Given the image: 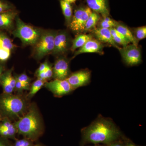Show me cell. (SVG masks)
I'll use <instances>...</instances> for the list:
<instances>
[{
    "mask_svg": "<svg viewBox=\"0 0 146 146\" xmlns=\"http://www.w3.org/2000/svg\"><path fill=\"white\" fill-rule=\"evenodd\" d=\"M88 146H105V145H100V144H96V145H94Z\"/></svg>",
    "mask_w": 146,
    "mask_h": 146,
    "instance_id": "38",
    "label": "cell"
},
{
    "mask_svg": "<svg viewBox=\"0 0 146 146\" xmlns=\"http://www.w3.org/2000/svg\"><path fill=\"white\" fill-rule=\"evenodd\" d=\"M52 71L54 79H66L71 74L69 60L63 56H58L55 61Z\"/></svg>",
    "mask_w": 146,
    "mask_h": 146,
    "instance_id": "11",
    "label": "cell"
},
{
    "mask_svg": "<svg viewBox=\"0 0 146 146\" xmlns=\"http://www.w3.org/2000/svg\"><path fill=\"white\" fill-rule=\"evenodd\" d=\"M0 146H12L9 140L0 136Z\"/></svg>",
    "mask_w": 146,
    "mask_h": 146,
    "instance_id": "33",
    "label": "cell"
},
{
    "mask_svg": "<svg viewBox=\"0 0 146 146\" xmlns=\"http://www.w3.org/2000/svg\"><path fill=\"white\" fill-rule=\"evenodd\" d=\"M16 80L21 82L22 83L25 84L27 85H30L31 80L30 78L24 72L20 74L14 75Z\"/></svg>",
    "mask_w": 146,
    "mask_h": 146,
    "instance_id": "29",
    "label": "cell"
},
{
    "mask_svg": "<svg viewBox=\"0 0 146 146\" xmlns=\"http://www.w3.org/2000/svg\"><path fill=\"white\" fill-rule=\"evenodd\" d=\"M103 44L95 38H92L78 50L75 52L73 58L78 55L87 53H96L100 54H103Z\"/></svg>",
    "mask_w": 146,
    "mask_h": 146,
    "instance_id": "14",
    "label": "cell"
},
{
    "mask_svg": "<svg viewBox=\"0 0 146 146\" xmlns=\"http://www.w3.org/2000/svg\"><path fill=\"white\" fill-rule=\"evenodd\" d=\"M65 1L68 2V3H70L71 4H72L75 3L77 0H65Z\"/></svg>",
    "mask_w": 146,
    "mask_h": 146,
    "instance_id": "37",
    "label": "cell"
},
{
    "mask_svg": "<svg viewBox=\"0 0 146 146\" xmlns=\"http://www.w3.org/2000/svg\"><path fill=\"white\" fill-rule=\"evenodd\" d=\"M48 64L49 63L47 61H45L44 63H42L39 66L38 69L36 70V72H35V75L44 71Z\"/></svg>",
    "mask_w": 146,
    "mask_h": 146,
    "instance_id": "32",
    "label": "cell"
},
{
    "mask_svg": "<svg viewBox=\"0 0 146 146\" xmlns=\"http://www.w3.org/2000/svg\"><path fill=\"white\" fill-rule=\"evenodd\" d=\"M46 82L37 78V79L31 85L28 94L26 95L27 98L29 100L31 99L32 98L42 89V87L44 86Z\"/></svg>",
    "mask_w": 146,
    "mask_h": 146,
    "instance_id": "24",
    "label": "cell"
},
{
    "mask_svg": "<svg viewBox=\"0 0 146 146\" xmlns=\"http://www.w3.org/2000/svg\"><path fill=\"white\" fill-rule=\"evenodd\" d=\"M19 11L16 9L0 13V30L12 32L16 25Z\"/></svg>",
    "mask_w": 146,
    "mask_h": 146,
    "instance_id": "13",
    "label": "cell"
},
{
    "mask_svg": "<svg viewBox=\"0 0 146 146\" xmlns=\"http://www.w3.org/2000/svg\"><path fill=\"white\" fill-rule=\"evenodd\" d=\"M15 9L14 5L8 0H0V13Z\"/></svg>",
    "mask_w": 146,
    "mask_h": 146,
    "instance_id": "27",
    "label": "cell"
},
{
    "mask_svg": "<svg viewBox=\"0 0 146 146\" xmlns=\"http://www.w3.org/2000/svg\"><path fill=\"white\" fill-rule=\"evenodd\" d=\"M110 31L113 40L117 45H121L123 47L126 46L131 43L127 39L115 28L110 29Z\"/></svg>",
    "mask_w": 146,
    "mask_h": 146,
    "instance_id": "23",
    "label": "cell"
},
{
    "mask_svg": "<svg viewBox=\"0 0 146 146\" xmlns=\"http://www.w3.org/2000/svg\"><path fill=\"white\" fill-rule=\"evenodd\" d=\"M44 30L27 24L18 16L15 27L12 32L15 37L21 40L23 46H34L40 38Z\"/></svg>",
    "mask_w": 146,
    "mask_h": 146,
    "instance_id": "4",
    "label": "cell"
},
{
    "mask_svg": "<svg viewBox=\"0 0 146 146\" xmlns=\"http://www.w3.org/2000/svg\"><path fill=\"white\" fill-rule=\"evenodd\" d=\"M87 6L92 11L99 14L102 17L109 16L108 0H85Z\"/></svg>",
    "mask_w": 146,
    "mask_h": 146,
    "instance_id": "17",
    "label": "cell"
},
{
    "mask_svg": "<svg viewBox=\"0 0 146 146\" xmlns=\"http://www.w3.org/2000/svg\"><path fill=\"white\" fill-rule=\"evenodd\" d=\"M81 131L83 146L87 144L107 145L125 137L112 119L101 115Z\"/></svg>",
    "mask_w": 146,
    "mask_h": 146,
    "instance_id": "1",
    "label": "cell"
},
{
    "mask_svg": "<svg viewBox=\"0 0 146 146\" xmlns=\"http://www.w3.org/2000/svg\"><path fill=\"white\" fill-rule=\"evenodd\" d=\"M44 72V73L45 78H46L47 82L51 78H52L53 76L52 67L49 63L48 64V66Z\"/></svg>",
    "mask_w": 146,
    "mask_h": 146,
    "instance_id": "31",
    "label": "cell"
},
{
    "mask_svg": "<svg viewBox=\"0 0 146 146\" xmlns=\"http://www.w3.org/2000/svg\"><path fill=\"white\" fill-rule=\"evenodd\" d=\"M124 144V146H140L137 145L136 144L133 143L132 141L124 137L123 139Z\"/></svg>",
    "mask_w": 146,
    "mask_h": 146,
    "instance_id": "35",
    "label": "cell"
},
{
    "mask_svg": "<svg viewBox=\"0 0 146 146\" xmlns=\"http://www.w3.org/2000/svg\"><path fill=\"white\" fill-rule=\"evenodd\" d=\"M14 123L18 133L31 141L38 139L44 132V121L35 103H31L27 112Z\"/></svg>",
    "mask_w": 146,
    "mask_h": 146,
    "instance_id": "2",
    "label": "cell"
},
{
    "mask_svg": "<svg viewBox=\"0 0 146 146\" xmlns=\"http://www.w3.org/2000/svg\"><path fill=\"white\" fill-rule=\"evenodd\" d=\"M72 41L69 33L66 31H57L55 36L54 47L52 54L59 56L70 50Z\"/></svg>",
    "mask_w": 146,
    "mask_h": 146,
    "instance_id": "8",
    "label": "cell"
},
{
    "mask_svg": "<svg viewBox=\"0 0 146 146\" xmlns=\"http://www.w3.org/2000/svg\"><path fill=\"white\" fill-rule=\"evenodd\" d=\"M56 32L53 30H44L38 42L33 46V55L35 58L40 60L47 55L52 54Z\"/></svg>",
    "mask_w": 146,
    "mask_h": 146,
    "instance_id": "5",
    "label": "cell"
},
{
    "mask_svg": "<svg viewBox=\"0 0 146 146\" xmlns=\"http://www.w3.org/2000/svg\"><path fill=\"white\" fill-rule=\"evenodd\" d=\"M91 79V72L88 69H83L72 73L66 79L73 90L88 85Z\"/></svg>",
    "mask_w": 146,
    "mask_h": 146,
    "instance_id": "10",
    "label": "cell"
},
{
    "mask_svg": "<svg viewBox=\"0 0 146 146\" xmlns=\"http://www.w3.org/2000/svg\"><path fill=\"white\" fill-rule=\"evenodd\" d=\"M33 146H43L42 145H39V144H37V145H34Z\"/></svg>",
    "mask_w": 146,
    "mask_h": 146,
    "instance_id": "39",
    "label": "cell"
},
{
    "mask_svg": "<svg viewBox=\"0 0 146 146\" xmlns=\"http://www.w3.org/2000/svg\"><path fill=\"white\" fill-rule=\"evenodd\" d=\"M3 117H2L1 115H0V121H1L3 119Z\"/></svg>",
    "mask_w": 146,
    "mask_h": 146,
    "instance_id": "40",
    "label": "cell"
},
{
    "mask_svg": "<svg viewBox=\"0 0 146 146\" xmlns=\"http://www.w3.org/2000/svg\"><path fill=\"white\" fill-rule=\"evenodd\" d=\"M62 13L65 17V22L67 26H69L73 15L72 7L70 3L65 0H59Z\"/></svg>",
    "mask_w": 146,
    "mask_h": 146,
    "instance_id": "22",
    "label": "cell"
},
{
    "mask_svg": "<svg viewBox=\"0 0 146 146\" xmlns=\"http://www.w3.org/2000/svg\"><path fill=\"white\" fill-rule=\"evenodd\" d=\"M55 97L60 98L70 94L74 91L67 80L54 79L47 81L44 86Z\"/></svg>",
    "mask_w": 146,
    "mask_h": 146,
    "instance_id": "9",
    "label": "cell"
},
{
    "mask_svg": "<svg viewBox=\"0 0 146 146\" xmlns=\"http://www.w3.org/2000/svg\"><path fill=\"white\" fill-rule=\"evenodd\" d=\"M23 94H0V115L14 122L27 112L31 103Z\"/></svg>",
    "mask_w": 146,
    "mask_h": 146,
    "instance_id": "3",
    "label": "cell"
},
{
    "mask_svg": "<svg viewBox=\"0 0 146 146\" xmlns=\"http://www.w3.org/2000/svg\"><path fill=\"white\" fill-rule=\"evenodd\" d=\"M101 18L100 15L99 14L92 11L86 21L83 33L93 31L97 27L98 23Z\"/></svg>",
    "mask_w": 146,
    "mask_h": 146,
    "instance_id": "21",
    "label": "cell"
},
{
    "mask_svg": "<svg viewBox=\"0 0 146 146\" xmlns=\"http://www.w3.org/2000/svg\"><path fill=\"white\" fill-rule=\"evenodd\" d=\"M133 36L137 41L142 40L146 37V27H138L134 29Z\"/></svg>",
    "mask_w": 146,
    "mask_h": 146,
    "instance_id": "26",
    "label": "cell"
},
{
    "mask_svg": "<svg viewBox=\"0 0 146 146\" xmlns=\"http://www.w3.org/2000/svg\"><path fill=\"white\" fill-rule=\"evenodd\" d=\"M17 128L14 122L7 118H3L0 121V136L7 139L16 140Z\"/></svg>",
    "mask_w": 146,
    "mask_h": 146,
    "instance_id": "16",
    "label": "cell"
},
{
    "mask_svg": "<svg viewBox=\"0 0 146 146\" xmlns=\"http://www.w3.org/2000/svg\"><path fill=\"white\" fill-rule=\"evenodd\" d=\"M16 47L7 35L0 31V62L7 61Z\"/></svg>",
    "mask_w": 146,
    "mask_h": 146,
    "instance_id": "12",
    "label": "cell"
},
{
    "mask_svg": "<svg viewBox=\"0 0 146 146\" xmlns=\"http://www.w3.org/2000/svg\"><path fill=\"white\" fill-rule=\"evenodd\" d=\"M123 61L129 66L138 65L142 62L141 50L138 46L131 44L118 49Z\"/></svg>",
    "mask_w": 146,
    "mask_h": 146,
    "instance_id": "7",
    "label": "cell"
},
{
    "mask_svg": "<svg viewBox=\"0 0 146 146\" xmlns=\"http://www.w3.org/2000/svg\"><path fill=\"white\" fill-rule=\"evenodd\" d=\"M93 38V36L86 33H80L77 35L74 39L72 40L70 50L72 52L75 51L78 48L82 47L88 40Z\"/></svg>",
    "mask_w": 146,
    "mask_h": 146,
    "instance_id": "19",
    "label": "cell"
},
{
    "mask_svg": "<svg viewBox=\"0 0 146 146\" xmlns=\"http://www.w3.org/2000/svg\"><path fill=\"white\" fill-rule=\"evenodd\" d=\"M33 141L26 138L16 139L14 146H33Z\"/></svg>",
    "mask_w": 146,
    "mask_h": 146,
    "instance_id": "30",
    "label": "cell"
},
{
    "mask_svg": "<svg viewBox=\"0 0 146 146\" xmlns=\"http://www.w3.org/2000/svg\"><path fill=\"white\" fill-rule=\"evenodd\" d=\"M123 139H120V140L115 141V142H112L111 143L108 144V145H105V146H124L123 141V139Z\"/></svg>",
    "mask_w": 146,
    "mask_h": 146,
    "instance_id": "34",
    "label": "cell"
},
{
    "mask_svg": "<svg viewBox=\"0 0 146 146\" xmlns=\"http://www.w3.org/2000/svg\"><path fill=\"white\" fill-rule=\"evenodd\" d=\"M96 39L102 43L108 44L119 49L120 47L114 42L112 38L110 29L96 27L92 32Z\"/></svg>",
    "mask_w": 146,
    "mask_h": 146,
    "instance_id": "18",
    "label": "cell"
},
{
    "mask_svg": "<svg viewBox=\"0 0 146 146\" xmlns=\"http://www.w3.org/2000/svg\"><path fill=\"white\" fill-rule=\"evenodd\" d=\"M30 88V85L22 83L16 80L14 91L16 92V94H23L24 91H29Z\"/></svg>",
    "mask_w": 146,
    "mask_h": 146,
    "instance_id": "28",
    "label": "cell"
},
{
    "mask_svg": "<svg viewBox=\"0 0 146 146\" xmlns=\"http://www.w3.org/2000/svg\"><path fill=\"white\" fill-rule=\"evenodd\" d=\"M115 28L127 39L131 43L138 46V41L134 37L130 30L125 24L118 22Z\"/></svg>",
    "mask_w": 146,
    "mask_h": 146,
    "instance_id": "20",
    "label": "cell"
},
{
    "mask_svg": "<svg viewBox=\"0 0 146 146\" xmlns=\"http://www.w3.org/2000/svg\"><path fill=\"white\" fill-rule=\"evenodd\" d=\"M5 70V69L3 63L2 62H0V79H1V76Z\"/></svg>",
    "mask_w": 146,
    "mask_h": 146,
    "instance_id": "36",
    "label": "cell"
},
{
    "mask_svg": "<svg viewBox=\"0 0 146 146\" xmlns=\"http://www.w3.org/2000/svg\"><path fill=\"white\" fill-rule=\"evenodd\" d=\"M92 12L87 6L81 5L77 6L68 26L70 29L77 34L83 33L86 21Z\"/></svg>",
    "mask_w": 146,
    "mask_h": 146,
    "instance_id": "6",
    "label": "cell"
},
{
    "mask_svg": "<svg viewBox=\"0 0 146 146\" xmlns=\"http://www.w3.org/2000/svg\"><path fill=\"white\" fill-rule=\"evenodd\" d=\"M117 23L118 22L110 18L109 16L104 17L100 19L97 27L108 29L115 28Z\"/></svg>",
    "mask_w": 146,
    "mask_h": 146,
    "instance_id": "25",
    "label": "cell"
},
{
    "mask_svg": "<svg viewBox=\"0 0 146 146\" xmlns=\"http://www.w3.org/2000/svg\"><path fill=\"white\" fill-rule=\"evenodd\" d=\"M13 68L5 70L1 76L0 85L3 89V93L12 94L14 92L16 79L13 74Z\"/></svg>",
    "mask_w": 146,
    "mask_h": 146,
    "instance_id": "15",
    "label": "cell"
}]
</instances>
